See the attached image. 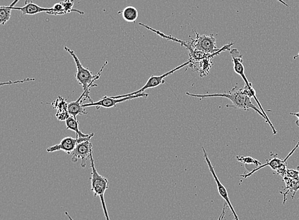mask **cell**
I'll return each instance as SVG.
<instances>
[{"label": "cell", "mask_w": 299, "mask_h": 220, "mask_svg": "<svg viewBox=\"0 0 299 220\" xmlns=\"http://www.w3.org/2000/svg\"><path fill=\"white\" fill-rule=\"evenodd\" d=\"M299 57V52L298 53V54L296 55V56L294 57V59H296L297 58H298V57Z\"/></svg>", "instance_id": "24"}, {"label": "cell", "mask_w": 299, "mask_h": 220, "mask_svg": "<svg viewBox=\"0 0 299 220\" xmlns=\"http://www.w3.org/2000/svg\"><path fill=\"white\" fill-rule=\"evenodd\" d=\"M148 97V94L141 93L139 95L128 96L126 98H120V99H114L112 98V96H104L102 99L99 100L97 102H92L90 103L82 104L83 108L91 107V106H96L98 109L100 107H104L106 108H111L115 107L116 104L120 103V102L128 101L135 98H147Z\"/></svg>", "instance_id": "8"}, {"label": "cell", "mask_w": 299, "mask_h": 220, "mask_svg": "<svg viewBox=\"0 0 299 220\" xmlns=\"http://www.w3.org/2000/svg\"><path fill=\"white\" fill-rule=\"evenodd\" d=\"M202 149H203L204 158H205L206 161V162H207L209 169L210 172H211L213 178H214L215 181H216L217 187H218V190L219 195H220L221 197H222L223 199L225 200L226 204H227L228 206H229L230 210H231L232 213H233L234 218H235V220H239V219L238 215H237L235 210H234V207L233 206H232L231 202L230 201L229 194H228L227 189H226V188L225 187H224V185H223L222 183H221V181H219L218 176H217L216 172H215L214 171V168H213V166L212 165L211 162H210V159H209L208 155L207 154V153H206L205 148H204V147H202Z\"/></svg>", "instance_id": "11"}, {"label": "cell", "mask_w": 299, "mask_h": 220, "mask_svg": "<svg viewBox=\"0 0 299 220\" xmlns=\"http://www.w3.org/2000/svg\"><path fill=\"white\" fill-rule=\"evenodd\" d=\"M19 0H14L9 6H0V24L5 25L11 18V12Z\"/></svg>", "instance_id": "15"}, {"label": "cell", "mask_w": 299, "mask_h": 220, "mask_svg": "<svg viewBox=\"0 0 299 220\" xmlns=\"http://www.w3.org/2000/svg\"><path fill=\"white\" fill-rule=\"evenodd\" d=\"M66 129L72 130L75 132L77 135V138H88L89 137L90 134H84L79 130V125L77 119L70 115L67 119L66 120Z\"/></svg>", "instance_id": "16"}, {"label": "cell", "mask_w": 299, "mask_h": 220, "mask_svg": "<svg viewBox=\"0 0 299 220\" xmlns=\"http://www.w3.org/2000/svg\"><path fill=\"white\" fill-rule=\"evenodd\" d=\"M64 49L66 52L69 53L71 56H72L74 60L75 65H76L77 69V73H75V78H76L77 80L78 81L79 84L83 87L84 90L83 95H83L86 99H87V98L89 99L90 102H93L90 96V88L94 86V85H93L94 80H96V79L100 77L101 72L103 71V69H104L105 66H106L107 62L105 63V65L103 66L100 72H99L98 75H93L88 68L84 67L83 65H82L80 60L79 59L78 57L77 56V55L75 54L74 50H72V49L68 48V47L66 46L64 47Z\"/></svg>", "instance_id": "2"}, {"label": "cell", "mask_w": 299, "mask_h": 220, "mask_svg": "<svg viewBox=\"0 0 299 220\" xmlns=\"http://www.w3.org/2000/svg\"><path fill=\"white\" fill-rule=\"evenodd\" d=\"M186 95L192 96V97L201 98V99L214 97L227 98L232 102V105H227V107L241 109L245 111L251 109L259 113L260 116L263 117L267 122V119L264 113L259 108L256 107L255 104L251 101V98H253V94L246 85H245L244 88H239L238 85H236L231 91L225 93L201 95L186 93Z\"/></svg>", "instance_id": "1"}, {"label": "cell", "mask_w": 299, "mask_h": 220, "mask_svg": "<svg viewBox=\"0 0 299 220\" xmlns=\"http://www.w3.org/2000/svg\"><path fill=\"white\" fill-rule=\"evenodd\" d=\"M230 55H231L232 58V62L234 63V70L236 73L239 74V75L241 76L242 80L245 82V85H246L248 87L249 89L250 90L251 93L253 94V98L255 99L256 102H257L258 105H259L260 110L262 111V113H265L264 108H262L261 104H260L259 99L256 96V92L254 89L252 85V83L249 82L248 80L246 77V74H245V69L244 66L243 65L242 55L240 54L239 51L236 49H232L230 50Z\"/></svg>", "instance_id": "5"}, {"label": "cell", "mask_w": 299, "mask_h": 220, "mask_svg": "<svg viewBox=\"0 0 299 220\" xmlns=\"http://www.w3.org/2000/svg\"><path fill=\"white\" fill-rule=\"evenodd\" d=\"M118 14H122L124 20L128 23H135L139 17L138 10L132 6H126L122 11L118 12Z\"/></svg>", "instance_id": "14"}, {"label": "cell", "mask_w": 299, "mask_h": 220, "mask_svg": "<svg viewBox=\"0 0 299 220\" xmlns=\"http://www.w3.org/2000/svg\"><path fill=\"white\" fill-rule=\"evenodd\" d=\"M299 174V170L296 171L294 170H288V169H287V171H286L285 173V176H287L288 177V178L292 179L298 178Z\"/></svg>", "instance_id": "19"}, {"label": "cell", "mask_w": 299, "mask_h": 220, "mask_svg": "<svg viewBox=\"0 0 299 220\" xmlns=\"http://www.w3.org/2000/svg\"><path fill=\"white\" fill-rule=\"evenodd\" d=\"M94 134L91 133L89 137L73 138L72 137H66L61 141L59 144L53 145L49 147L47 149V152H55L57 151H63L67 154H72L73 151L74 150L75 147L79 143L85 142L91 136H93Z\"/></svg>", "instance_id": "9"}, {"label": "cell", "mask_w": 299, "mask_h": 220, "mask_svg": "<svg viewBox=\"0 0 299 220\" xmlns=\"http://www.w3.org/2000/svg\"><path fill=\"white\" fill-rule=\"evenodd\" d=\"M92 137L93 136H91L85 142L79 143L72 153V161L76 162L79 159H81V167L83 168L87 166V160L90 159V155L92 151V144L90 142Z\"/></svg>", "instance_id": "10"}, {"label": "cell", "mask_w": 299, "mask_h": 220, "mask_svg": "<svg viewBox=\"0 0 299 220\" xmlns=\"http://www.w3.org/2000/svg\"><path fill=\"white\" fill-rule=\"evenodd\" d=\"M225 206H224V208H223L222 215H221L220 216V217H219V219L218 220H223V215H225Z\"/></svg>", "instance_id": "21"}, {"label": "cell", "mask_w": 299, "mask_h": 220, "mask_svg": "<svg viewBox=\"0 0 299 220\" xmlns=\"http://www.w3.org/2000/svg\"><path fill=\"white\" fill-rule=\"evenodd\" d=\"M90 160L92 170L91 178H90V181H91V191L93 193L94 196L95 197L96 196L100 197L105 219L106 220H110L106 203H105V194L109 187V180L105 177L99 174L97 170H96L93 157H92V151L91 153V155H90Z\"/></svg>", "instance_id": "3"}, {"label": "cell", "mask_w": 299, "mask_h": 220, "mask_svg": "<svg viewBox=\"0 0 299 220\" xmlns=\"http://www.w3.org/2000/svg\"><path fill=\"white\" fill-rule=\"evenodd\" d=\"M299 145V142L297 144L296 147L292 149L291 152L287 155V157L285 158V160L281 159L280 158H277L276 155H274L273 156L272 159L268 160V161H267L266 164H262L261 166L255 169L252 171L249 172V173H247V174L244 173V174L240 175V176L244 178H248V177L251 176L253 173L258 171L261 170L262 168H264L266 166L270 167V168L272 169L273 171H276L277 174H280L281 176L283 177L285 176L286 171H287V160L290 156L293 154L294 151H296V149L298 148Z\"/></svg>", "instance_id": "6"}, {"label": "cell", "mask_w": 299, "mask_h": 220, "mask_svg": "<svg viewBox=\"0 0 299 220\" xmlns=\"http://www.w3.org/2000/svg\"><path fill=\"white\" fill-rule=\"evenodd\" d=\"M298 170L299 171V167H298ZM298 179H299V174Z\"/></svg>", "instance_id": "25"}, {"label": "cell", "mask_w": 299, "mask_h": 220, "mask_svg": "<svg viewBox=\"0 0 299 220\" xmlns=\"http://www.w3.org/2000/svg\"><path fill=\"white\" fill-rule=\"evenodd\" d=\"M236 159L239 162L244 164L245 168H246L247 171L249 172H250V168H249L250 166H249L253 165L257 167V168L262 165V162H260L257 159H254L253 157H249V156L244 157V156L238 155L237 156Z\"/></svg>", "instance_id": "17"}, {"label": "cell", "mask_w": 299, "mask_h": 220, "mask_svg": "<svg viewBox=\"0 0 299 220\" xmlns=\"http://www.w3.org/2000/svg\"><path fill=\"white\" fill-rule=\"evenodd\" d=\"M13 10H20L23 15L33 16L41 12H49L51 8H44L36 5L32 0H26L25 5L22 7H14Z\"/></svg>", "instance_id": "12"}, {"label": "cell", "mask_w": 299, "mask_h": 220, "mask_svg": "<svg viewBox=\"0 0 299 220\" xmlns=\"http://www.w3.org/2000/svg\"><path fill=\"white\" fill-rule=\"evenodd\" d=\"M191 63H192V62H191L190 60H189L186 63L178 66V67L174 68V69L171 70V71L167 72L166 73L161 74L160 76H150L149 80H148L147 83H146V84L144 85V87H142L141 89L138 90V91L133 92V93H132L127 94V95L112 96V98H113L114 99H120V98H126L128 97V96H135L139 95V94L144 93V92L148 89L155 88V87L159 86V85L165 83V78H166L167 76L171 75V74H173L174 73L178 71V70L181 69V68L185 67L186 66L191 65Z\"/></svg>", "instance_id": "4"}, {"label": "cell", "mask_w": 299, "mask_h": 220, "mask_svg": "<svg viewBox=\"0 0 299 220\" xmlns=\"http://www.w3.org/2000/svg\"><path fill=\"white\" fill-rule=\"evenodd\" d=\"M83 98V96L81 95L78 100L71 102L68 104V112L75 119H77V115L88 114V112L85 111V108H83L81 104V99Z\"/></svg>", "instance_id": "13"}, {"label": "cell", "mask_w": 299, "mask_h": 220, "mask_svg": "<svg viewBox=\"0 0 299 220\" xmlns=\"http://www.w3.org/2000/svg\"><path fill=\"white\" fill-rule=\"evenodd\" d=\"M194 32L196 38L191 40V42L196 49L206 54H214L218 52L219 49L217 48L216 38L212 34L210 35H201L196 31Z\"/></svg>", "instance_id": "7"}, {"label": "cell", "mask_w": 299, "mask_h": 220, "mask_svg": "<svg viewBox=\"0 0 299 220\" xmlns=\"http://www.w3.org/2000/svg\"><path fill=\"white\" fill-rule=\"evenodd\" d=\"M61 5H63L64 10L67 12V14L69 13L74 12L79 13V14H84V12L81 11V10L74 9L73 6L74 5V0H64V1L61 2Z\"/></svg>", "instance_id": "18"}, {"label": "cell", "mask_w": 299, "mask_h": 220, "mask_svg": "<svg viewBox=\"0 0 299 220\" xmlns=\"http://www.w3.org/2000/svg\"><path fill=\"white\" fill-rule=\"evenodd\" d=\"M290 115H294V116L298 117V120L296 121V123L299 127V112L298 113H290Z\"/></svg>", "instance_id": "20"}, {"label": "cell", "mask_w": 299, "mask_h": 220, "mask_svg": "<svg viewBox=\"0 0 299 220\" xmlns=\"http://www.w3.org/2000/svg\"><path fill=\"white\" fill-rule=\"evenodd\" d=\"M277 1H279V2H281V3L282 4H283V5H285V6H287V7H289V5H288V4L286 3L285 1H283V0H277Z\"/></svg>", "instance_id": "23"}, {"label": "cell", "mask_w": 299, "mask_h": 220, "mask_svg": "<svg viewBox=\"0 0 299 220\" xmlns=\"http://www.w3.org/2000/svg\"><path fill=\"white\" fill-rule=\"evenodd\" d=\"M64 214H65L66 217H67L68 218V219H69L70 220H74L72 219V217H71V216L69 215V213H68L67 211H65V212H64Z\"/></svg>", "instance_id": "22"}]
</instances>
